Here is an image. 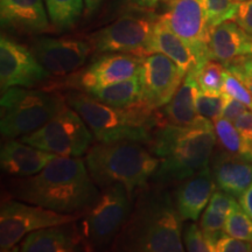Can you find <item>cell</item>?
Masks as SVG:
<instances>
[{"label": "cell", "instance_id": "6da1fadb", "mask_svg": "<svg viewBox=\"0 0 252 252\" xmlns=\"http://www.w3.org/2000/svg\"><path fill=\"white\" fill-rule=\"evenodd\" d=\"M13 191L18 200L61 214L83 213L99 195L81 157H58L37 174L15 181Z\"/></svg>", "mask_w": 252, "mask_h": 252}, {"label": "cell", "instance_id": "7a4b0ae2", "mask_svg": "<svg viewBox=\"0 0 252 252\" xmlns=\"http://www.w3.org/2000/svg\"><path fill=\"white\" fill-rule=\"evenodd\" d=\"M145 188V187H144ZM140 189L135 206L111 243L112 251L181 252V217L161 185Z\"/></svg>", "mask_w": 252, "mask_h": 252}, {"label": "cell", "instance_id": "3957f363", "mask_svg": "<svg viewBox=\"0 0 252 252\" xmlns=\"http://www.w3.org/2000/svg\"><path fill=\"white\" fill-rule=\"evenodd\" d=\"M216 141L214 123L201 116L188 126L159 125L150 143L151 151L160 160L153 181L159 185L181 182L208 168Z\"/></svg>", "mask_w": 252, "mask_h": 252}, {"label": "cell", "instance_id": "277c9868", "mask_svg": "<svg viewBox=\"0 0 252 252\" xmlns=\"http://www.w3.org/2000/svg\"><path fill=\"white\" fill-rule=\"evenodd\" d=\"M84 161L97 186L122 184L132 197L135 190L146 187L160 165L152 151L133 140L98 141L88 150Z\"/></svg>", "mask_w": 252, "mask_h": 252}, {"label": "cell", "instance_id": "5b68a950", "mask_svg": "<svg viewBox=\"0 0 252 252\" xmlns=\"http://www.w3.org/2000/svg\"><path fill=\"white\" fill-rule=\"evenodd\" d=\"M65 100L83 118L94 137L102 143L133 140L150 144L154 126H158L157 111L150 112L140 105L113 108L76 89L67 94Z\"/></svg>", "mask_w": 252, "mask_h": 252}, {"label": "cell", "instance_id": "8992f818", "mask_svg": "<svg viewBox=\"0 0 252 252\" xmlns=\"http://www.w3.org/2000/svg\"><path fill=\"white\" fill-rule=\"evenodd\" d=\"M65 97L50 90L12 87L1 91L0 131L15 139L35 132L67 106Z\"/></svg>", "mask_w": 252, "mask_h": 252}, {"label": "cell", "instance_id": "52a82bcc", "mask_svg": "<svg viewBox=\"0 0 252 252\" xmlns=\"http://www.w3.org/2000/svg\"><path fill=\"white\" fill-rule=\"evenodd\" d=\"M133 200L122 184L103 188L94 203L75 220L86 250H98L115 241L130 216Z\"/></svg>", "mask_w": 252, "mask_h": 252}, {"label": "cell", "instance_id": "ba28073f", "mask_svg": "<svg viewBox=\"0 0 252 252\" xmlns=\"http://www.w3.org/2000/svg\"><path fill=\"white\" fill-rule=\"evenodd\" d=\"M157 19L147 9H133L87 37L96 55L124 53L143 58L152 53L151 40Z\"/></svg>", "mask_w": 252, "mask_h": 252}, {"label": "cell", "instance_id": "9c48e42d", "mask_svg": "<svg viewBox=\"0 0 252 252\" xmlns=\"http://www.w3.org/2000/svg\"><path fill=\"white\" fill-rule=\"evenodd\" d=\"M93 135L83 118L67 105L42 127L20 140L60 157L80 158L91 147Z\"/></svg>", "mask_w": 252, "mask_h": 252}, {"label": "cell", "instance_id": "30bf717a", "mask_svg": "<svg viewBox=\"0 0 252 252\" xmlns=\"http://www.w3.org/2000/svg\"><path fill=\"white\" fill-rule=\"evenodd\" d=\"M80 216V213L61 214L36 204L8 201L0 212V250H13L31 232L75 222Z\"/></svg>", "mask_w": 252, "mask_h": 252}, {"label": "cell", "instance_id": "8fae6325", "mask_svg": "<svg viewBox=\"0 0 252 252\" xmlns=\"http://www.w3.org/2000/svg\"><path fill=\"white\" fill-rule=\"evenodd\" d=\"M139 74L140 105L150 112H156L167 105L187 75L184 69L161 53L143 56Z\"/></svg>", "mask_w": 252, "mask_h": 252}, {"label": "cell", "instance_id": "7c38bea8", "mask_svg": "<svg viewBox=\"0 0 252 252\" xmlns=\"http://www.w3.org/2000/svg\"><path fill=\"white\" fill-rule=\"evenodd\" d=\"M169 28L193 49L200 67L209 61L210 31L202 0H169L166 13L160 15Z\"/></svg>", "mask_w": 252, "mask_h": 252}, {"label": "cell", "instance_id": "4fadbf2b", "mask_svg": "<svg viewBox=\"0 0 252 252\" xmlns=\"http://www.w3.org/2000/svg\"><path fill=\"white\" fill-rule=\"evenodd\" d=\"M53 76L42 67L33 50L2 34L0 37V88H34Z\"/></svg>", "mask_w": 252, "mask_h": 252}, {"label": "cell", "instance_id": "5bb4252c", "mask_svg": "<svg viewBox=\"0 0 252 252\" xmlns=\"http://www.w3.org/2000/svg\"><path fill=\"white\" fill-rule=\"evenodd\" d=\"M32 50L52 76L64 77L86 64L93 46L88 37H39L34 41Z\"/></svg>", "mask_w": 252, "mask_h": 252}, {"label": "cell", "instance_id": "9a60e30c", "mask_svg": "<svg viewBox=\"0 0 252 252\" xmlns=\"http://www.w3.org/2000/svg\"><path fill=\"white\" fill-rule=\"evenodd\" d=\"M141 58L124 53L100 54L87 67L71 74L68 84L76 90L87 91L128 80L139 74Z\"/></svg>", "mask_w": 252, "mask_h": 252}, {"label": "cell", "instance_id": "2e32d148", "mask_svg": "<svg viewBox=\"0 0 252 252\" xmlns=\"http://www.w3.org/2000/svg\"><path fill=\"white\" fill-rule=\"evenodd\" d=\"M1 27L20 34L49 31V18L42 0H0Z\"/></svg>", "mask_w": 252, "mask_h": 252}, {"label": "cell", "instance_id": "e0dca14e", "mask_svg": "<svg viewBox=\"0 0 252 252\" xmlns=\"http://www.w3.org/2000/svg\"><path fill=\"white\" fill-rule=\"evenodd\" d=\"M58 157V154L32 146L23 140L8 139L1 146L0 163L7 174L27 178L37 174Z\"/></svg>", "mask_w": 252, "mask_h": 252}, {"label": "cell", "instance_id": "ac0fdd59", "mask_svg": "<svg viewBox=\"0 0 252 252\" xmlns=\"http://www.w3.org/2000/svg\"><path fill=\"white\" fill-rule=\"evenodd\" d=\"M216 190L210 168L185 179L175 190L174 204L182 220H197Z\"/></svg>", "mask_w": 252, "mask_h": 252}, {"label": "cell", "instance_id": "d6986e66", "mask_svg": "<svg viewBox=\"0 0 252 252\" xmlns=\"http://www.w3.org/2000/svg\"><path fill=\"white\" fill-rule=\"evenodd\" d=\"M208 49L210 60L225 65L239 56L251 54L252 37L234 20H228L212 28Z\"/></svg>", "mask_w": 252, "mask_h": 252}, {"label": "cell", "instance_id": "ffe728a7", "mask_svg": "<svg viewBox=\"0 0 252 252\" xmlns=\"http://www.w3.org/2000/svg\"><path fill=\"white\" fill-rule=\"evenodd\" d=\"M84 248L75 222L31 232L20 242L23 252H70Z\"/></svg>", "mask_w": 252, "mask_h": 252}, {"label": "cell", "instance_id": "44dd1931", "mask_svg": "<svg viewBox=\"0 0 252 252\" xmlns=\"http://www.w3.org/2000/svg\"><path fill=\"white\" fill-rule=\"evenodd\" d=\"M198 91L200 88L195 78V71L190 70L169 103L161 108V111L158 112L157 110L158 126L161 124L188 126L196 122L200 117L196 108Z\"/></svg>", "mask_w": 252, "mask_h": 252}, {"label": "cell", "instance_id": "7402d4cb", "mask_svg": "<svg viewBox=\"0 0 252 252\" xmlns=\"http://www.w3.org/2000/svg\"><path fill=\"white\" fill-rule=\"evenodd\" d=\"M151 52L161 53L168 56L179 67L184 69L186 74L200 68V63L193 49L180 36L176 35L160 17H158L154 24L152 40H151Z\"/></svg>", "mask_w": 252, "mask_h": 252}, {"label": "cell", "instance_id": "603a6c76", "mask_svg": "<svg viewBox=\"0 0 252 252\" xmlns=\"http://www.w3.org/2000/svg\"><path fill=\"white\" fill-rule=\"evenodd\" d=\"M214 178L220 189L239 198L252 185V162L229 157L216 163Z\"/></svg>", "mask_w": 252, "mask_h": 252}, {"label": "cell", "instance_id": "cb8c5ba5", "mask_svg": "<svg viewBox=\"0 0 252 252\" xmlns=\"http://www.w3.org/2000/svg\"><path fill=\"white\" fill-rule=\"evenodd\" d=\"M140 72V71H139ZM96 100L113 108L127 109L140 105L141 80L140 74L110 86L84 91ZM141 106V105H140Z\"/></svg>", "mask_w": 252, "mask_h": 252}, {"label": "cell", "instance_id": "d4e9b609", "mask_svg": "<svg viewBox=\"0 0 252 252\" xmlns=\"http://www.w3.org/2000/svg\"><path fill=\"white\" fill-rule=\"evenodd\" d=\"M213 123L214 127H215L217 140H219L220 146L223 147V150L230 157L250 161L251 144L242 137V134L236 128L234 123L226 121L223 117L215 119Z\"/></svg>", "mask_w": 252, "mask_h": 252}, {"label": "cell", "instance_id": "484cf974", "mask_svg": "<svg viewBox=\"0 0 252 252\" xmlns=\"http://www.w3.org/2000/svg\"><path fill=\"white\" fill-rule=\"evenodd\" d=\"M52 26L58 31H68L76 25L86 7L84 0H45Z\"/></svg>", "mask_w": 252, "mask_h": 252}, {"label": "cell", "instance_id": "4316f807", "mask_svg": "<svg viewBox=\"0 0 252 252\" xmlns=\"http://www.w3.org/2000/svg\"><path fill=\"white\" fill-rule=\"evenodd\" d=\"M195 78L202 93L220 94L224 86L225 65L215 60H209L200 68L195 69Z\"/></svg>", "mask_w": 252, "mask_h": 252}, {"label": "cell", "instance_id": "83f0119b", "mask_svg": "<svg viewBox=\"0 0 252 252\" xmlns=\"http://www.w3.org/2000/svg\"><path fill=\"white\" fill-rule=\"evenodd\" d=\"M210 28L228 20H234L239 2L235 0H202Z\"/></svg>", "mask_w": 252, "mask_h": 252}, {"label": "cell", "instance_id": "f1b7e54d", "mask_svg": "<svg viewBox=\"0 0 252 252\" xmlns=\"http://www.w3.org/2000/svg\"><path fill=\"white\" fill-rule=\"evenodd\" d=\"M224 232L235 238L252 242V219L241 204L226 217Z\"/></svg>", "mask_w": 252, "mask_h": 252}, {"label": "cell", "instance_id": "f546056e", "mask_svg": "<svg viewBox=\"0 0 252 252\" xmlns=\"http://www.w3.org/2000/svg\"><path fill=\"white\" fill-rule=\"evenodd\" d=\"M226 215L219 210L208 207L203 210L202 217H201L200 226L206 234L208 241L212 244L215 250V244L220 236L224 234V225L226 220Z\"/></svg>", "mask_w": 252, "mask_h": 252}, {"label": "cell", "instance_id": "4dcf8cb0", "mask_svg": "<svg viewBox=\"0 0 252 252\" xmlns=\"http://www.w3.org/2000/svg\"><path fill=\"white\" fill-rule=\"evenodd\" d=\"M197 112L201 117L214 122L222 116L223 94H212L198 91L196 98Z\"/></svg>", "mask_w": 252, "mask_h": 252}, {"label": "cell", "instance_id": "1f68e13d", "mask_svg": "<svg viewBox=\"0 0 252 252\" xmlns=\"http://www.w3.org/2000/svg\"><path fill=\"white\" fill-rule=\"evenodd\" d=\"M185 248L190 252H215L206 234L197 224H189L184 232Z\"/></svg>", "mask_w": 252, "mask_h": 252}, {"label": "cell", "instance_id": "d6a6232c", "mask_svg": "<svg viewBox=\"0 0 252 252\" xmlns=\"http://www.w3.org/2000/svg\"><path fill=\"white\" fill-rule=\"evenodd\" d=\"M223 93L230 94L234 98L238 99L239 102L244 103L249 109L252 110V94L248 88L244 86L243 82L238 80L232 72H230L225 68L224 74V86H223Z\"/></svg>", "mask_w": 252, "mask_h": 252}, {"label": "cell", "instance_id": "836d02e7", "mask_svg": "<svg viewBox=\"0 0 252 252\" xmlns=\"http://www.w3.org/2000/svg\"><path fill=\"white\" fill-rule=\"evenodd\" d=\"M225 68L232 72L238 80L243 82L244 86L252 94V54L239 56L225 64Z\"/></svg>", "mask_w": 252, "mask_h": 252}, {"label": "cell", "instance_id": "e575fe53", "mask_svg": "<svg viewBox=\"0 0 252 252\" xmlns=\"http://www.w3.org/2000/svg\"><path fill=\"white\" fill-rule=\"evenodd\" d=\"M216 252H251L252 242L243 241L226 235L225 232L217 239L215 244Z\"/></svg>", "mask_w": 252, "mask_h": 252}, {"label": "cell", "instance_id": "d590c367", "mask_svg": "<svg viewBox=\"0 0 252 252\" xmlns=\"http://www.w3.org/2000/svg\"><path fill=\"white\" fill-rule=\"evenodd\" d=\"M238 206L239 203L236 201V197L234 195L226 193V191L222 190V189L215 190V193L213 194L212 198H210L209 203H208V207L219 210V212L223 213L226 216Z\"/></svg>", "mask_w": 252, "mask_h": 252}, {"label": "cell", "instance_id": "8d00e7d4", "mask_svg": "<svg viewBox=\"0 0 252 252\" xmlns=\"http://www.w3.org/2000/svg\"><path fill=\"white\" fill-rule=\"evenodd\" d=\"M223 94V110L220 117L225 118L226 121L234 123L242 113H244L247 110H250L244 103L239 102L238 99L234 98L230 94L222 93Z\"/></svg>", "mask_w": 252, "mask_h": 252}, {"label": "cell", "instance_id": "74e56055", "mask_svg": "<svg viewBox=\"0 0 252 252\" xmlns=\"http://www.w3.org/2000/svg\"><path fill=\"white\" fill-rule=\"evenodd\" d=\"M234 21L252 37V0L239 2Z\"/></svg>", "mask_w": 252, "mask_h": 252}, {"label": "cell", "instance_id": "f35d334b", "mask_svg": "<svg viewBox=\"0 0 252 252\" xmlns=\"http://www.w3.org/2000/svg\"><path fill=\"white\" fill-rule=\"evenodd\" d=\"M133 9H139L135 5V0H109V7L106 15L109 14V18H113L116 15L119 17V15L126 13V12L133 11Z\"/></svg>", "mask_w": 252, "mask_h": 252}, {"label": "cell", "instance_id": "ab89813d", "mask_svg": "<svg viewBox=\"0 0 252 252\" xmlns=\"http://www.w3.org/2000/svg\"><path fill=\"white\" fill-rule=\"evenodd\" d=\"M239 133L245 140L251 144L252 141V110H247L244 113H242L239 117L234 122Z\"/></svg>", "mask_w": 252, "mask_h": 252}, {"label": "cell", "instance_id": "60d3db41", "mask_svg": "<svg viewBox=\"0 0 252 252\" xmlns=\"http://www.w3.org/2000/svg\"><path fill=\"white\" fill-rule=\"evenodd\" d=\"M239 204L242 208L249 214V216L252 219V185L244 191L243 195L238 198Z\"/></svg>", "mask_w": 252, "mask_h": 252}, {"label": "cell", "instance_id": "b9f144b4", "mask_svg": "<svg viewBox=\"0 0 252 252\" xmlns=\"http://www.w3.org/2000/svg\"><path fill=\"white\" fill-rule=\"evenodd\" d=\"M162 1H169V0H135V5H137L138 8L152 11L159 2Z\"/></svg>", "mask_w": 252, "mask_h": 252}, {"label": "cell", "instance_id": "7bdbcfd3", "mask_svg": "<svg viewBox=\"0 0 252 252\" xmlns=\"http://www.w3.org/2000/svg\"><path fill=\"white\" fill-rule=\"evenodd\" d=\"M103 0H84V5H86V13L87 15L94 14L97 9L99 8L100 4Z\"/></svg>", "mask_w": 252, "mask_h": 252}, {"label": "cell", "instance_id": "ee69618b", "mask_svg": "<svg viewBox=\"0 0 252 252\" xmlns=\"http://www.w3.org/2000/svg\"><path fill=\"white\" fill-rule=\"evenodd\" d=\"M250 161L252 162V141H251V156H250Z\"/></svg>", "mask_w": 252, "mask_h": 252}, {"label": "cell", "instance_id": "f6af8a7d", "mask_svg": "<svg viewBox=\"0 0 252 252\" xmlns=\"http://www.w3.org/2000/svg\"><path fill=\"white\" fill-rule=\"evenodd\" d=\"M235 1H237V2H242V1H245V0H235Z\"/></svg>", "mask_w": 252, "mask_h": 252}, {"label": "cell", "instance_id": "bcb514c9", "mask_svg": "<svg viewBox=\"0 0 252 252\" xmlns=\"http://www.w3.org/2000/svg\"><path fill=\"white\" fill-rule=\"evenodd\" d=\"M251 54H252V49H251Z\"/></svg>", "mask_w": 252, "mask_h": 252}]
</instances>
